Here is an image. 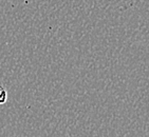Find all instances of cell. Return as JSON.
<instances>
[{
	"instance_id": "6da1fadb",
	"label": "cell",
	"mask_w": 149,
	"mask_h": 137,
	"mask_svg": "<svg viewBox=\"0 0 149 137\" xmlns=\"http://www.w3.org/2000/svg\"><path fill=\"white\" fill-rule=\"evenodd\" d=\"M6 98H8V93H6V89L0 84V104L6 103Z\"/></svg>"
}]
</instances>
